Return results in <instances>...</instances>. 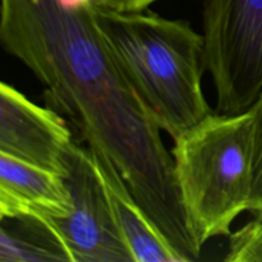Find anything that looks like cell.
I'll return each instance as SVG.
<instances>
[{
  "mask_svg": "<svg viewBox=\"0 0 262 262\" xmlns=\"http://www.w3.org/2000/svg\"><path fill=\"white\" fill-rule=\"evenodd\" d=\"M0 40L43 84L45 101L68 117L97 158L119 171L182 261L197 260L202 248L187 223L173 155L107 46L95 4L2 0Z\"/></svg>",
  "mask_w": 262,
  "mask_h": 262,
  "instance_id": "cell-1",
  "label": "cell"
},
{
  "mask_svg": "<svg viewBox=\"0 0 262 262\" xmlns=\"http://www.w3.org/2000/svg\"><path fill=\"white\" fill-rule=\"evenodd\" d=\"M95 19L122 71L173 140L211 114L202 90L204 38L189 22L148 9L97 5Z\"/></svg>",
  "mask_w": 262,
  "mask_h": 262,
  "instance_id": "cell-2",
  "label": "cell"
},
{
  "mask_svg": "<svg viewBox=\"0 0 262 262\" xmlns=\"http://www.w3.org/2000/svg\"><path fill=\"white\" fill-rule=\"evenodd\" d=\"M177 186L192 235L200 247L230 235L252 196L251 113H211L174 140Z\"/></svg>",
  "mask_w": 262,
  "mask_h": 262,
  "instance_id": "cell-3",
  "label": "cell"
},
{
  "mask_svg": "<svg viewBox=\"0 0 262 262\" xmlns=\"http://www.w3.org/2000/svg\"><path fill=\"white\" fill-rule=\"evenodd\" d=\"M202 38L216 113L247 112L262 91V0H205Z\"/></svg>",
  "mask_w": 262,
  "mask_h": 262,
  "instance_id": "cell-4",
  "label": "cell"
},
{
  "mask_svg": "<svg viewBox=\"0 0 262 262\" xmlns=\"http://www.w3.org/2000/svg\"><path fill=\"white\" fill-rule=\"evenodd\" d=\"M64 182L71 197L66 217L53 219L72 262H135L118 225L112 196L96 156L73 143Z\"/></svg>",
  "mask_w": 262,
  "mask_h": 262,
  "instance_id": "cell-5",
  "label": "cell"
},
{
  "mask_svg": "<svg viewBox=\"0 0 262 262\" xmlns=\"http://www.w3.org/2000/svg\"><path fill=\"white\" fill-rule=\"evenodd\" d=\"M73 143L55 110L38 106L7 82L0 84V152L64 178Z\"/></svg>",
  "mask_w": 262,
  "mask_h": 262,
  "instance_id": "cell-6",
  "label": "cell"
},
{
  "mask_svg": "<svg viewBox=\"0 0 262 262\" xmlns=\"http://www.w3.org/2000/svg\"><path fill=\"white\" fill-rule=\"evenodd\" d=\"M69 210L63 177L0 152V219H60Z\"/></svg>",
  "mask_w": 262,
  "mask_h": 262,
  "instance_id": "cell-7",
  "label": "cell"
},
{
  "mask_svg": "<svg viewBox=\"0 0 262 262\" xmlns=\"http://www.w3.org/2000/svg\"><path fill=\"white\" fill-rule=\"evenodd\" d=\"M96 159L112 196L118 225L135 262H183L143 211L119 171L109 161Z\"/></svg>",
  "mask_w": 262,
  "mask_h": 262,
  "instance_id": "cell-8",
  "label": "cell"
},
{
  "mask_svg": "<svg viewBox=\"0 0 262 262\" xmlns=\"http://www.w3.org/2000/svg\"><path fill=\"white\" fill-rule=\"evenodd\" d=\"M5 220V219H4ZM19 228L2 225L0 261H71L51 217H17Z\"/></svg>",
  "mask_w": 262,
  "mask_h": 262,
  "instance_id": "cell-9",
  "label": "cell"
},
{
  "mask_svg": "<svg viewBox=\"0 0 262 262\" xmlns=\"http://www.w3.org/2000/svg\"><path fill=\"white\" fill-rule=\"evenodd\" d=\"M225 261L262 262V220L255 219L229 235Z\"/></svg>",
  "mask_w": 262,
  "mask_h": 262,
  "instance_id": "cell-10",
  "label": "cell"
},
{
  "mask_svg": "<svg viewBox=\"0 0 262 262\" xmlns=\"http://www.w3.org/2000/svg\"><path fill=\"white\" fill-rule=\"evenodd\" d=\"M248 112L252 119V196L248 212L262 220V91Z\"/></svg>",
  "mask_w": 262,
  "mask_h": 262,
  "instance_id": "cell-11",
  "label": "cell"
},
{
  "mask_svg": "<svg viewBox=\"0 0 262 262\" xmlns=\"http://www.w3.org/2000/svg\"><path fill=\"white\" fill-rule=\"evenodd\" d=\"M95 5L107 9L122 10V12H136L148 9L150 5L159 0H92Z\"/></svg>",
  "mask_w": 262,
  "mask_h": 262,
  "instance_id": "cell-12",
  "label": "cell"
}]
</instances>
